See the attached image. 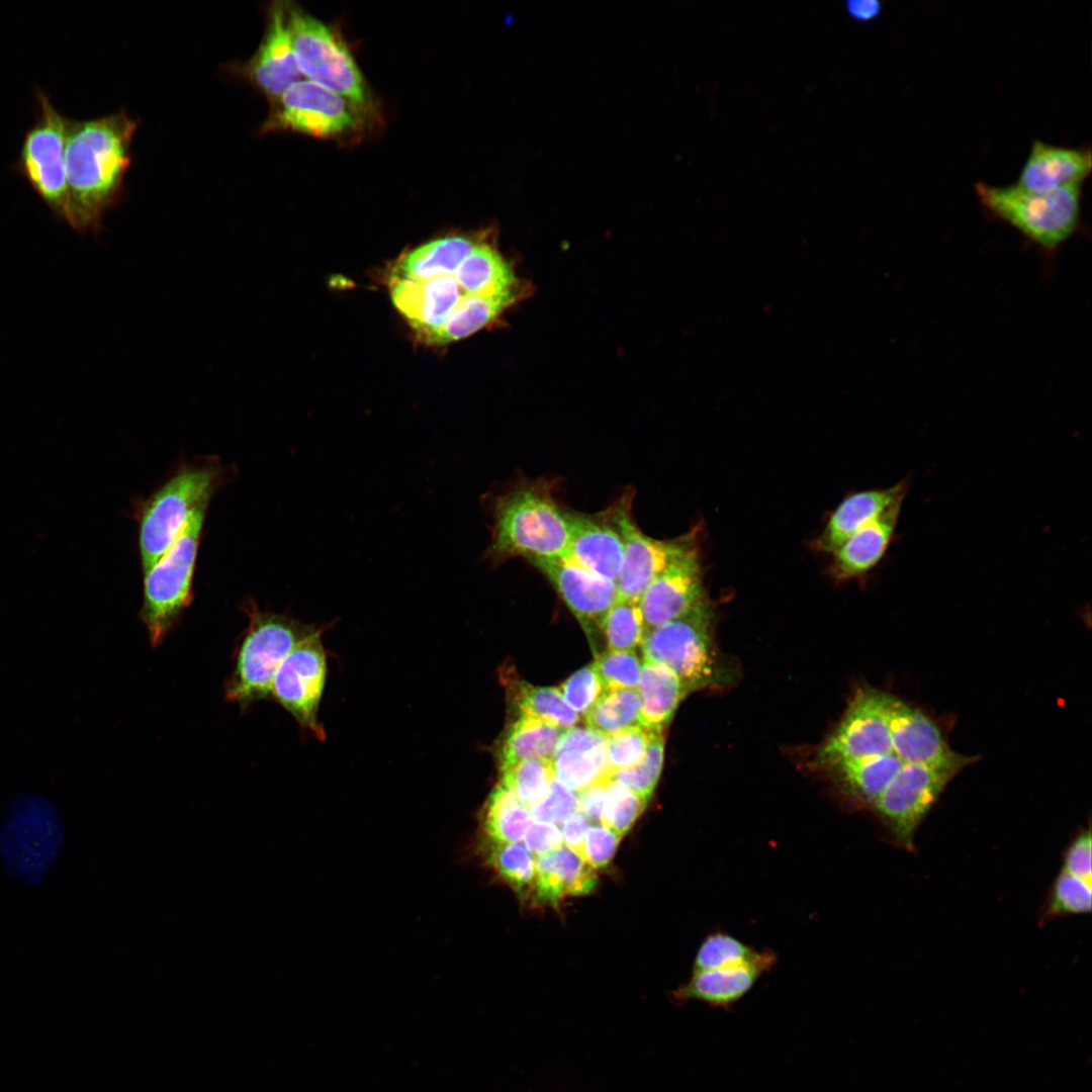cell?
<instances>
[{
    "label": "cell",
    "mask_w": 1092,
    "mask_h": 1092,
    "mask_svg": "<svg viewBox=\"0 0 1092 1092\" xmlns=\"http://www.w3.org/2000/svg\"><path fill=\"white\" fill-rule=\"evenodd\" d=\"M136 121L124 111L90 120H70L65 167L64 219L78 232L96 231L117 201L130 164Z\"/></svg>",
    "instance_id": "obj_1"
},
{
    "label": "cell",
    "mask_w": 1092,
    "mask_h": 1092,
    "mask_svg": "<svg viewBox=\"0 0 1092 1092\" xmlns=\"http://www.w3.org/2000/svg\"><path fill=\"white\" fill-rule=\"evenodd\" d=\"M570 530V513L542 480L516 485L492 505V534L487 558L502 562L523 556L528 560L562 557Z\"/></svg>",
    "instance_id": "obj_2"
},
{
    "label": "cell",
    "mask_w": 1092,
    "mask_h": 1092,
    "mask_svg": "<svg viewBox=\"0 0 1092 1092\" xmlns=\"http://www.w3.org/2000/svg\"><path fill=\"white\" fill-rule=\"evenodd\" d=\"M242 611L248 626L238 639L233 668L223 686L224 698L246 709L270 698L273 677L287 654L314 626L289 616L261 610L248 599Z\"/></svg>",
    "instance_id": "obj_3"
},
{
    "label": "cell",
    "mask_w": 1092,
    "mask_h": 1092,
    "mask_svg": "<svg viewBox=\"0 0 1092 1092\" xmlns=\"http://www.w3.org/2000/svg\"><path fill=\"white\" fill-rule=\"evenodd\" d=\"M1082 185L1032 192L1015 184L978 182L975 191L993 217L1008 223L1041 250L1054 252L1080 228Z\"/></svg>",
    "instance_id": "obj_4"
},
{
    "label": "cell",
    "mask_w": 1092,
    "mask_h": 1092,
    "mask_svg": "<svg viewBox=\"0 0 1092 1092\" xmlns=\"http://www.w3.org/2000/svg\"><path fill=\"white\" fill-rule=\"evenodd\" d=\"M222 478V468L216 462L185 465L142 503L138 523L144 572L167 552L192 513L210 502Z\"/></svg>",
    "instance_id": "obj_5"
},
{
    "label": "cell",
    "mask_w": 1092,
    "mask_h": 1092,
    "mask_svg": "<svg viewBox=\"0 0 1092 1092\" xmlns=\"http://www.w3.org/2000/svg\"><path fill=\"white\" fill-rule=\"evenodd\" d=\"M209 503L199 506L167 552L144 572L140 619L158 647L193 601L195 563Z\"/></svg>",
    "instance_id": "obj_6"
},
{
    "label": "cell",
    "mask_w": 1092,
    "mask_h": 1092,
    "mask_svg": "<svg viewBox=\"0 0 1092 1092\" xmlns=\"http://www.w3.org/2000/svg\"><path fill=\"white\" fill-rule=\"evenodd\" d=\"M713 611L706 599L697 607L645 632L641 646L644 660L665 665L689 692L721 680L713 640Z\"/></svg>",
    "instance_id": "obj_7"
},
{
    "label": "cell",
    "mask_w": 1092,
    "mask_h": 1092,
    "mask_svg": "<svg viewBox=\"0 0 1092 1092\" xmlns=\"http://www.w3.org/2000/svg\"><path fill=\"white\" fill-rule=\"evenodd\" d=\"M287 15L293 52L302 76L364 107L368 100L365 80L340 36L300 8L288 5Z\"/></svg>",
    "instance_id": "obj_8"
},
{
    "label": "cell",
    "mask_w": 1092,
    "mask_h": 1092,
    "mask_svg": "<svg viewBox=\"0 0 1092 1092\" xmlns=\"http://www.w3.org/2000/svg\"><path fill=\"white\" fill-rule=\"evenodd\" d=\"M36 100L38 113L24 134L16 169L50 209L64 218L68 197L65 148L69 119L42 91H36Z\"/></svg>",
    "instance_id": "obj_9"
},
{
    "label": "cell",
    "mask_w": 1092,
    "mask_h": 1092,
    "mask_svg": "<svg viewBox=\"0 0 1092 1092\" xmlns=\"http://www.w3.org/2000/svg\"><path fill=\"white\" fill-rule=\"evenodd\" d=\"M361 107L309 80L291 85L275 100L264 130H290L334 139L355 131L363 121Z\"/></svg>",
    "instance_id": "obj_10"
},
{
    "label": "cell",
    "mask_w": 1092,
    "mask_h": 1092,
    "mask_svg": "<svg viewBox=\"0 0 1092 1092\" xmlns=\"http://www.w3.org/2000/svg\"><path fill=\"white\" fill-rule=\"evenodd\" d=\"M632 496L628 492L606 513L623 542V559L616 581L618 599L639 602L649 583L686 547L694 531L671 540H658L644 534L632 516Z\"/></svg>",
    "instance_id": "obj_11"
},
{
    "label": "cell",
    "mask_w": 1092,
    "mask_h": 1092,
    "mask_svg": "<svg viewBox=\"0 0 1092 1092\" xmlns=\"http://www.w3.org/2000/svg\"><path fill=\"white\" fill-rule=\"evenodd\" d=\"M957 771L905 763L873 804L891 836L912 850L922 819Z\"/></svg>",
    "instance_id": "obj_12"
},
{
    "label": "cell",
    "mask_w": 1092,
    "mask_h": 1092,
    "mask_svg": "<svg viewBox=\"0 0 1092 1092\" xmlns=\"http://www.w3.org/2000/svg\"><path fill=\"white\" fill-rule=\"evenodd\" d=\"M321 634L314 627L292 648L279 665L270 691V698L315 736L323 735L317 714L327 673Z\"/></svg>",
    "instance_id": "obj_13"
},
{
    "label": "cell",
    "mask_w": 1092,
    "mask_h": 1092,
    "mask_svg": "<svg viewBox=\"0 0 1092 1092\" xmlns=\"http://www.w3.org/2000/svg\"><path fill=\"white\" fill-rule=\"evenodd\" d=\"M887 700V694L876 690L858 692L839 726L819 748L817 763L832 768L842 762L894 752Z\"/></svg>",
    "instance_id": "obj_14"
},
{
    "label": "cell",
    "mask_w": 1092,
    "mask_h": 1092,
    "mask_svg": "<svg viewBox=\"0 0 1092 1092\" xmlns=\"http://www.w3.org/2000/svg\"><path fill=\"white\" fill-rule=\"evenodd\" d=\"M55 811L46 801L29 799L16 804L0 831L1 852L29 840L7 866L8 872L24 881L41 878L55 860L62 844Z\"/></svg>",
    "instance_id": "obj_15"
},
{
    "label": "cell",
    "mask_w": 1092,
    "mask_h": 1092,
    "mask_svg": "<svg viewBox=\"0 0 1092 1092\" xmlns=\"http://www.w3.org/2000/svg\"><path fill=\"white\" fill-rule=\"evenodd\" d=\"M698 529L686 547L656 575L639 605L645 632L680 617L707 599Z\"/></svg>",
    "instance_id": "obj_16"
},
{
    "label": "cell",
    "mask_w": 1092,
    "mask_h": 1092,
    "mask_svg": "<svg viewBox=\"0 0 1092 1092\" xmlns=\"http://www.w3.org/2000/svg\"><path fill=\"white\" fill-rule=\"evenodd\" d=\"M550 581L589 638L618 600L616 581L597 575L565 557L529 560Z\"/></svg>",
    "instance_id": "obj_17"
},
{
    "label": "cell",
    "mask_w": 1092,
    "mask_h": 1092,
    "mask_svg": "<svg viewBox=\"0 0 1092 1092\" xmlns=\"http://www.w3.org/2000/svg\"><path fill=\"white\" fill-rule=\"evenodd\" d=\"M887 714L893 751L906 763L959 772L972 757L952 751L936 724L921 711L888 695Z\"/></svg>",
    "instance_id": "obj_18"
},
{
    "label": "cell",
    "mask_w": 1092,
    "mask_h": 1092,
    "mask_svg": "<svg viewBox=\"0 0 1092 1092\" xmlns=\"http://www.w3.org/2000/svg\"><path fill=\"white\" fill-rule=\"evenodd\" d=\"M250 80L269 98L278 99L291 85L302 80L293 52L287 6L274 3L269 9L262 42L246 66Z\"/></svg>",
    "instance_id": "obj_19"
},
{
    "label": "cell",
    "mask_w": 1092,
    "mask_h": 1092,
    "mask_svg": "<svg viewBox=\"0 0 1092 1092\" xmlns=\"http://www.w3.org/2000/svg\"><path fill=\"white\" fill-rule=\"evenodd\" d=\"M552 765L555 780L576 793L610 780L606 736L589 727L565 730L556 746Z\"/></svg>",
    "instance_id": "obj_20"
},
{
    "label": "cell",
    "mask_w": 1092,
    "mask_h": 1092,
    "mask_svg": "<svg viewBox=\"0 0 1092 1092\" xmlns=\"http://www.w3.org/2000/svg\"><path fill=\"white\" fill-rule=\"evenodd\" d=\"M563 557L602 577L617 581L622 559L621 536L608 518L570 513Z\"/></svg>",
    "instance_id": "obj_21"
},
{
    "label": "cell",
    "mask_w": 1092,
    "mask_h": 1092,
    "mask_svg": "<svg viewBox=\"0 0 1092 1092\" xmlns=\"http://www.w3.org/2000/svg\"><path fill=\"white\" fill-rule=\"evenodd\" d=\"M1092 169L1090 148H1069L1035 140L1015 185L1032 192L1083 183Z\"/></svg>",
    "instance_id": "obj_22"
},
{
    "label": "cell",
    "mask_w": 1092,
    "mask_h": 1092,
    "mask_svg": "<svg viewBox=\"0 0 1092 1092\" xmlns=\"http://www.w3.org/2000/svg\"><path fill=\"white\" fill-rule=\"evenodd\" d=\"M909 489L908 479L885 487L864 489L848 494L828 518L818 537L812 541L813 550L832 554L858 529L892 505L904 502Z\"/></svg>",
    "instance_id": "obj_23"
},
{
    "label": "cell",
    "mask_w": 1092,
    "mask_h": 1092,
    "mask_svg": "<svg viewBox=\"0 0 1092 1092\" xmlns=\"http://www.w3.org/2000/svg\"><path fill=\"white\" fill-rule=\"evenodd\" d=\"M902 505L899 502L889 507L831 554L829 574L835 580L864 575L882 560L894 538Z\"/></svg>",
    "instance_id": "obj_24"
},
{
    "label": "cell",
    "mask_w": 1092,
    "mask_h": 1092,
    "mask_svg": "<svg viewBox=\"0 0 1092 1092\" xmlns=\"http://www.w3.org/2000/svg\"><path fill=\"white\" fill-rule=\"evenodd\" d=\"M597 883L595 869L567 846L535 859L533 899L540 903L557 906L565 897L589 894Z\"/></svg>",
    "instance_id": "obj_25"
},
{
    "label": "cell",
    "mask_w": 1092,
    "mask_h": 1092,
    "mask_svg": "<svg viewBox=\"0 0 1092 1092\" xmlns=\"http://www.w3.org/2000/svg\"><path fill=\"white\" fill-rule=\"evenodd\" d=\"M455 278L468 296L492 299L509 307L519 297V281L489 243L479 241L458 267Z\"/></svg>",
    "instance_id": "obj_26"
},
{
    "label": "cell",
    "mask_w": 1092,
    "mask_h": 1092,
    "mask_svg": "<svg viewBox=\"0 0 1092 1092\" xmlns=\"http://www.w3.org/2000/svg\"><path fill=\"white\" fill-rule=\"evenodd\" d=\"M772 962V957L766 953L761 960L752 963L694 972L690 981L673 995L678 1001L697 1000L711 1006L727 1008L750 991Z\"/></svg>",
    "instance_id": "obj_27"
},
{
    "label": "cell",
    "mask_w": 1092,
    "mask_h": 1092,
    "mask_svg": "<svg viewBox=\"0 0 1092 1092\" xmlns=\"http://www.w3.org/2000/svg\"><path fill=\"white\" fill-rule=\"evenodd\" d=\"M477 242L453 235L423 244L399 258L389 277L426 280L455 273Z\"/></svg>",
    "instance_id": "obj_28"
},
{
    "label": "cell",
    "mask_w": 1092,
    "mask_h": 1092,
    "mask_svg": "<svg viewBox=\"0 0 1092 1092\" xmlns=\"http://www.w3.org/2000/svg\"><path fill=\"white\" fill-rule=\"evenodd\" d=\"M641 724L663 730L681 700L690 693L678 676L663 664L644 660L638 684Z\"/></svg>",
    "instance_id": "obj_29"
},
{
    "label": "cell",
    "mask_w": 1092,
    "mask_h": 1092,
    "mask_svg": "<svg viewBox=\"0 0 1092 1092\" xmlns=\"http://www.w3.org/2000/svg\"><path fill=\"white\" fill-rule=\"evenodd\" d=\"M564 731L540 719L521 715L503 739L497 753L499 771L524 759L552 760Z\"/></svg>",
    "instance_id": "obj_30"
},
{
    "label": "cell",
    "mask_w": 1092,
    "mask_h": 1092,
    "mask_svg": "<svg viewBox=\"0 0 1092 1092\" xmlns=\"http://www.w3.org/2000/svg\"><path fill=\"white\" fill-rule=\"evenodd\" d=\"M531 823L529 808L498 783L488 796L481 817L485 841L519 842Z\"/></svg>",
    "instance_id": "obj_31"
},
{
    "label": "cell",
    "mask_w": 1092,
    "mask_h": 1092,
    "mask_svg": "<svg viewBox=\"0 0 1092 1092\" xmlns=\"http://www.w3.org/2000/svg\"><path fill=\"white\" fill-rule=\"evenodd\" d=\"M905 763L891 752L842 762L832 769L852 796L873 805Z\"/></svg>",
    "instance_id": "obj_32"
},
{
    "label": "cell",
    "mask_w": 1092,
    "mask_h": 1092,
    "mask_svg": "<svg viewBox=\"0 0 1092 1092\" xmlns=\"http://www.w3.org/2000/svg\"><path fill=\"white\" fill-rule=\"evenodd\" d=\"M486 863L521 899L533 898L535 858L519 842H485Z\"/></svg>",
    "instance_id": "obj_33"
},
{
    "label": "cell",
    "mask_w": 1092,
    "mask_h": 1092,
    "mask_svg": "<svg viewBox=\"0 0 1092 1092\" xmlns=\"http://www.w3.org/2000/svg\"><path fill=\"white\" fill-rule=\"evenodd\" d=\"M641 700L636 689L605 691L584 715L590 729L609 736L641 724ZM643 726V725H642Z\"/></svg>",
    "instance_id": "obj_34"
},
{
    "label": "cell",
    "mask_w": 1092,
    "mask_h": 1092,
    "mask_svg": "<svg viewBox=\"0 0 1092 1092\" xmlns=\"http://www.w3.org/2000/svg\"><path fill=\"white\" fill-rule=\"evenodd\" d=\"M516 703L522 716L537 718L567 730L579 722L578 714L564 701L559 689L534 687L521 681Z\"/></svg>",
    "instance_id": "obj_35"
},
{
    "label": "cell",
    "mask_w": 1092,
    "mask_h": 1092,
    "mask_svg": "<svg viewBox=\"0 0 1092 1092\" xmlns=\"http://www.w3.org/2000/svg\"><path fill=\"white\" fill-rule=\"evenodd\" d=\"M555 780L552 760L529 758L500 771V781L528 808L541 802Z\"/></svg>",
    "instance_id": "obj_36"
},
{
    "label": "cell",
    "mask_w": 1092,
    "mask_h": 1092,
    "mask_svg": "<svg viewBox=\"0 0 1092 1092\" xmlns=\"http://www.w3.org/2000/svg\"><path fill=\"white\" fill-rule=\"evenodd\" d=\"M505 308L492 299L466 296L431 343L446 344L464 339L490 324Z\"/></svg>",
    "instance_id": "obj_37"
},
{
    "label": "cell",
    "mask_w": 1092,
    "mask_h": 1092,
    "mask_svg": "<svg viewBox=\"0 0 1092 1092\" xmlns=\"http://www.w3.org/2000/svg\"><path fill=\"white\" fill-rule=\"evenodd\" d=\"M602 633L610 651H633L641 645L645 625L639 602L617 600L606 615Z\"/></svg>",
    "instance_id": "obj_38"
},
{
    "label": "cell",
    "mask_w": 1092,
    "mask_h": 1092,
    "mask_svg": "<svg viewBox=\"0 0 1092 1092\" xmlns=\"http://www.w3.org/2000/svg\"><path fill=\"white\" fill-rule=\"evenodd\" d=\"M663 730L652 732L643 759L633 767L610 774V780L649 801L659 780L663 757Z\"/></svg>",
    "instance_id": "obj_39"
},
{
    "label": "cell",
    "mask_w": 1092,
    "mask_h": 1092,
    "mask_svg": "<svg viewBox=\"0 0 1092 1092\" xmlns=\"http://www.w3.org/2000/svg\"><path fill=\"white\" fill-rule=\"evenodd\" d=\"M739 939L726 933H713L701 944L694 965V972L720 969L752 963L764 958Z\"/></svg>",
    "instance_id": "obj_40"
},
{
    "label": "cell",
    "mask_w": 1092,
    "mask_h": 1092,
    "mask_svg": "<svg viewBox=\"0 0 1092 1092\" xmlns=\"http://www.w3.org/2000/svg\"><path fill=\"white\" fill-rule=\"evenodd\" d=\"M1091 901L1092 883L1062 871L1052 886L1043 918L1089 913Z\"/></svg>",
    "instance_id": "obj_41"
},
{
    "label": "cell",
    "mask_w": 1092,
    "mask_h": 1092,
    "mask_svg": "<svg viewBox=\"0 0 1092 1092\" xmlns=\"http://www.w3.org/2000/svg\"><path fill=\"white\" fill-rule=\"evenodd\" d=\"M647 803L648 800L609 780L600 822L623 836L644 811Z\"/></svg>",
    "instance_id": "obj_42"
},
{
    "label": "cell",
    "mask_w": 1092,
    "mask_h": 1092,
    "mask_svg": "<svg viewBox=\"0 0 1092 1092\" xmlns=\"http://www.w3.org/2000/svg\"><path fill=\"white\" fill-rule=\"evenodd\" d=\"M654 730L656 729L639 725L607 736L606 752L610 774L638 764L645 755Z\"/></svg>",
    "instance_id": "obj_43"
},
{
    "label": "cell",
    "mask_w": 1092,
    "mask_h": 1092,
    "mask_svg": "<svg viewBox=\"0 0 1092 1092\" xmlns=\"http://www.w3.org/2000/svg\"><path fill=\"white\" fill-rule=\"evenodd\" d=\"M593 665L605 691L636 689L641 663L633 651H605L597 655Z\"/></svg>",
    "instance_id": "obj_44"
},
{
    "label": "cell",
    "mask_w": 1092,
    "mask_h": 1092,
    "mask_svg": "<svg viewBox=\"0 0 1092 1092\" xmlns=\"http://www.w3.org/2000/svg\"><path fill=\"white\" fill-rule=\"evenodd\" d=\"M565 703L577 714L585 715L605 692L593 665L588 664L572 673L560 686Z\"/></svg>",
    "instance_id": "obj_45"
},
{
    "label": "cell",
    "mask_w": 1092,
    "mask_h": 1092,
    "mask_svg": "<svg viewBox=\"0 0 1092 1092\" xmlns=\"http://www.w3.org/2000/svg\"><path fill=\"white\" fill-rule=\"evenodd\" d=\"M529 811L536 822L560 823L577 811V796L554 780L547 796L529 807Z\"/></svg>",
    "instance_id": "obj_46"
},
{
    "label": "cell",
    "mask_w": 1092,
    "mask_h": 1092,
    "mask_svg": "<svg viewBox=\"0 0 1092 1092\" xmlns=\"http://www.w3.org/2000/svg\"><path fill=\"white\" fill-rule=\"evenodd\" d=\"M622 835L603 825L589 826L581 847L580 857L593 869H602L613 858Z\"/></svg>",
    "instance_id": "obj_47"
},
{
    "label": "cell",
    "mask_w": 1092,
    "mask_h": 1092,
    "mask_svg": "<svg viewBox=\"0 0 1092 1092\" xmlns=\"http://www.w3.org/2000/svg\"><path fill=\"white\" fill-rule=\"evenodd\" d=\"M1092 840L1088 827L1069 844L1063 860V872L1092 883Z\"/></svg>",
    "instance_id": "obj_48"
},
{
    "label": "cell",
    "mask_w": 1092,
    "mask_h": 1092,
    "mask_svg": "<svg viewBox=\"0 0 1092 1092\" xmlns=\"http://www.w3.org/2000/svg\"><path fill=\"white\" fill-rule=\"evenodd\" d=\"M525 846L537 856L551 852L562 845L560 829L551 823H531L525 834Z\"/></svg>",
    "instance_id": "obj_49"
},
{
    "label": "cell",
    "mask_w": 1092,
    "mask_h": 1092,
    "mask_svg": "<svg viewBox=\"0 0 1092 1092\" xmlns=\"http://www.w3.org/2000/svg\"><path fill=\"white\" fill-rule=\"evenodd\" d=\"M608 781L594 784L576 795L577 811L585 816L588 821L599 822L601 820Z\"/></svg>",
    "instance_id": "obj_50"
},
{
    "label": "cell",
    "mask_w": 1092,
    "mask_h": 1092,
    "mask_svg": "<svg viewBox=\"0 0 1092 1092\" xmlns=\"http://www.w3.org/2000/svg\"><path fill=\"white\" fill-rule=\"evenodd\" d=\"M588 827V820L578 811L562 823L561 834L566 846L579 856Z\"/></svg>",
    "instance_id": "obj_51"
},
{
    "label": "cell",
    "mask_w": 1092,
    "mask_h": 1092,
    "mask_svg": "<svg viewBox=\"0 0 1092 1092\" xmlns=\"http://www.w3.org/2000/svg\"><path fill=\"white\" fill-rule=\"evenodd\" d=\"M845 11L856 22H869L881 15L883 5L876 0H848Z\"/></svg>",
    "instance_id": "obj_52"
}]
</instances>
